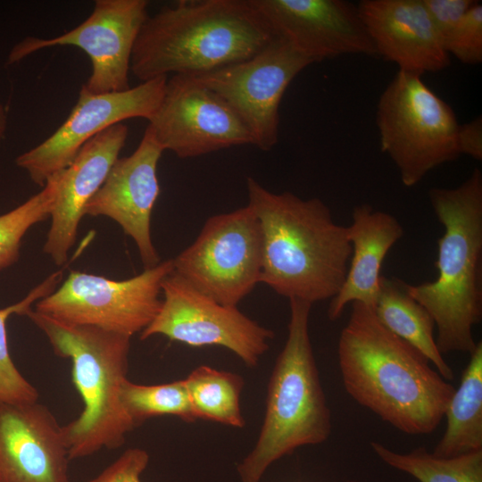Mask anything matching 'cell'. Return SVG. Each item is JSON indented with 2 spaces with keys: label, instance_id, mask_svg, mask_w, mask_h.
<instances>
[{
  "label": "cell",
  "instance_id": "obj_3",
  "mask_svg": "<svg viewBox=\"0 0 482 482\" xmlns=\"http://www.w3.org/2000/svg\"><path fill=\"white\" fill-rule=\"evenodd\" d=\"M276 37L250 0H181L146 18L130 71L142 82L207 73L253 57Z\"/></svg>",
  "mask_w": 482,
  "mask_h": 482
},
{
  "label": "cell",
  "instance_id": "obj_5",
  "mask_svg": "<svg viewBox=\"0 0 482 482\" xmlns=\"http://www.w3.org/2000/svg\"><path fill=\"white\" fill-rule=\"evenodd\" d=\"M25 315L46 336L54 353L71 362V378L83 409L63 426L71 461L120 447L137 428L120 398L128 378L131 337L64 322L35 309Z\"/></svg>",
  "mask_w": 482,
  "mask_h": 482
},
{
  "label": "cell",
  "instance_id": "obj_15",
  "mask_svg": "<svg viewBox=\"0 0 482 482\" xmlns=\"http://www.w3.org/2000/svg\"><path fill=\"white\" fill-rule=\"evenodd\" d=\"M276 36L312 62L343 54L376 56L357 4L345 0H250Z\"/></svg>",
  "mask_w": 482,
  "mask_h": 482
},
{
  "label": "cell",
  "instance_id": "obj_24",
  "mask_svg": "<svg viewBox=\"0 0 482 482\" xmlns=\"http://www.w3.org/2000/svg\"><path fill=\"white\" fill-rule=\"evenodd\" d=\"M370 445L386 465L420 482H482V451L441 458L424 447L400 453L378 442H371Z\"/></svg>",
  "mask_w": 482,
  "mask_h": 482
},
{
  "label": "cell",
  "instance_id": "obj_17",
  "mask_svg": "<svg viewBox=\"0 0 482 482\" xmlns=\"http://www.w3.org/2000/svg\"><path fill=\"white\" fill-rule=\"evenodd\" d=\"M63 426L38 402L0 404V482H71Z\"/></svg>",
  "mask_w": 482,
  "mask_h": 482
},
{
  "label": "cell",
  "instance_id": "obj_11",
  "mask_svg": "<svg viewBox=\"0 0 482 482\" xmlns=\"http://www.w3.org/2000/svg\"><path fill=\"white\" fill-rule=\"evenodd\" d=\"M161 308L140 339L162 335L194 347L218 345L255 367L274 332L241 312L198 292L173 271L162 285Z\"/></svg>",
  "mask_w": 482,
  "mask_h": 482
},
{
  "label": "cell",
  "instance_id": "obj_20",
  "mask_svg": "<svg viewBox=\"0 0 482 482\" xmlns=\"http://www.w3.org/2000/svg\"><path fill=\"white\" fill-rule=\"evenodd\" d=\"M347 231L353 251L344 284L330 300L328 316L331 320H337L350 303L375 307L381 265L388 251L403 235L395 217L376 211L368 204L354 207Z\"/></svg>",
  "mask_w": 482,
  "mask_h": 482
},
{
  "label": "cell",
  "instance_id": "obj_4",
  "mask_svg": "<svg viewBox=\"0 0 482 482\" xmlns=\"http://www.w3.org/2000/svg\"><path fill=\"white\" fill-rule=\"evenodd\" d=\"M436 216L445 228L438 239L437 278L407 293L432 316L440 353H471L473 328L482 318V173L474 169L453 188L428 191Z\"/></svg>",
  "mask_w": 482,
  "mask_h": 482
},
{
  "label": "cell",
  "instance_id": "obj_16",
  "mask_svg": "<svg viewBox=\"0 0 482 482\" xmlns=\"http://www.w3.org/2000/svg\"><path fill=\"white\" fill-rule=\"evenodd\" d=\"M163 150L146 127L137 149L118 158L85 207V215L116 221L135 242L145 269L161 262L151 237V215L160 194L157 165Z\"/></svg>",
  "mask_w": 482,
  "mask_h": 482
},
{
  "label": "cell",
  "instance_id": "obj_6",
  "mask_svg": "<svg viewBox=\"0 0 482 482\" xmlns=\"http://www.w3.org/2000/svg\"><path fill=\"white\" fill-rule=\"evenodd\" d=\"M288 300L287 338L270 378L256 444L237 466L242 482H260L274 461L301 446L321 444L331 433V414L309 335L312 304Z\"/></svg>",
  "mask_w": 482,
  "mask_h": 482
},
{
  "label": "cell",
  "instance_id": "obj_10",
  "mask_svg": "<svg viewBox=\"0 0 482 482\" xmlns=\"http://www.w3.org/2000/svg\"><path fill=\"white\" fill-rule=\"evenodd\" d=\"M312 63L277 36L248 60L188 76L230 106L249 131L253 145L270 151L278 141L283 95L291 81Z\"/></svg>",
  "mask_w": 482,
  "mask_h": 482
},
{
  "label": "cell",
  "instance_id": "obj_19",
  "mask_svg": "<svg viewBox=\"0 0 482 482\" xmlns=\"http://www.w3.org/2000/svg\"><path fill=\"white\" fill-rule=\"evenodd\" d=\"M357 7L377 54L399 71L421 76L449 66L422 0H362Z\"/></svg>",
  "mask_w": 482,
  "mask_h": 482
},
{
  "label": "cell",
  "instance_id": "obj_30",
  "mask_svg": "<svg viewBox=\"0 0 482 482\" xmlns=\"http://www.w3.org/2000/svg\"><path fill=\"white\" fill-rule=\"evenodd\" d=\"M142 448H129L97 476L87 482H142L141 475L149 463Z\"/></svg>",
  "mask_w": 482,
  "mask_h": 482
},
{
  "label": "cell",
  "instance_id": "obj_32",
  "mask_svg": "<svg viewBox=\"0 0 482 482\" xmlns=\"http://www.w3.org/2000/svg\"><path fill=\"white\" fill-rule=\"evenodd\" d=\"M7 125V116L4 105L0 103V143L2 142Z\"/></svg>",
  "mask_w": 482,
  "mask_h": 482
},
{
  "label": "cell",
  "instance_id": "obj_28",
  "mask_svg": "<svg viewBox=\"0 0 482 482\" xmlns=\"http://www.w3.org/2000/svg\"><path fill=\"white\" fill-rule=\"evenodd\" d=\"M446 52L465 64L482 62V4L477 1L452 34Z\"/></svg>",
  "mask_w": 482,
  "mask_h": 482
},
{
  "label": "cell",
  "instance_id": "obj_25",
  "mask_svg": "<svg viewBox=\"0 0 482 482\" xmlns=\"http://www.w3.org/2000/svg\"><path fill=\"white\" fill-rule=\"evenodd\" d=\"M120 398L136 427L148 419L159 416H175L187 422L197 420L184 379L165 384L141 385L127 378L121 385Z\"/></svg>",
  "mask_w": 482,
  "mask_h": 482
},
{
  "label": "cell",
  "instance_id": "obj_29",
  "mask_svg": "<svg viewBox=\"0 0 482 482\" xmlns=\"http://www.w3.org/2000/svg\"><path fill=\"white\" fill-rule=\"evenodd\" d=\"M438 38L446 51V45L454 29L476 4L474 0H422Z\"/></svg>",
  "mask_w": 482,
  "mask_h": 482
},
{
  "label": "cell",
  "instance_id": "obj_2",
  "mask_svg": "<svg viewBox=\"0 0 482 482\" xmlns=\"http://www.w3.org/2000/svg\"><path fill=\"white\" fill-rule=\"evenodd\" d=\"M248 205L262 236V282L277 294L310 303L332 299L352 255L347 227L336 223L320 198L269 191L246 179Z\"/></svg>",
  "mask_w": 482,
  "mask_h": 482
},
{
  "label": "cell",
  "instance_id": "obj_12",
  "mask_svg": "<svg viewBox=\"0 0 482 482\" xmlns=\"http://www.w3.org/2000/svg\"><path fill=\"white\" fill-rule=\"evenodd\" d=\"M145 0H96L91 14L79 25L53 38L29 37L11 50L7 62H18L44 48L72 46L89 57L92 73L82 87L91 94L130 88L132 50L148 17Z\"/></svg>",
  "mask_w": 482,
  "mask_h": 482
},
{
  "label": "cell",
  "instance_id": "obj_7",
  "mask_svg": "<svg viewBox=\"0 0 482 482\" xmlns=\"http://www.w3.org/2000/svg\"><path fill=\"white\" fill-rule=\"evenodd\" d=\"M376 123L381 151L393 161L405 187L461 156L453 110L420 75L397 71L379 96Z\"/></svg>",
  "mask_w": 482,
  "mask_h": 482
},
{
  "label": "cell",
  "instance_id": "obj_26",
  "mask_svg": "<svg viewBox=\"0 0 482 482\" xmlns=\"http://www.w3.org/2000/svg\"><path fill=\"white\" fill-rule=\"evenodd\" d=\"M62 271L50 275L34 287L22 300L0 309V404L29 403L38 401L37 388L27 380L15 366L8 347L6 321L12 314L25 315L31 305L54 291Z\"/></svg>",
  "mask_w": 482,
  "mask_h": 482
},
{
  "label": "cell",
  "instance_id": "obj_22",
  "mask_svg": "<svg viewBox=\"0 0 482 482\" xmlns=\"http://www.w3.org/2000/svg\"><path fill=\"white\" fill-rule=\"evenodd\" d=\"M446 428L434 455L452 458L482 451V343L470 353L460 385L447 404Z\"/></svg>",
  "mask_w": 482,
  "mask_h": 482
},
{
  "label": "cell",
  "instance_id": "obj_27",
  "mask_svg": "<svg viewBox=\"0 0 482 482\" xmlns=\"http://www.w3.org/2000/svg\"><path fill=\"white\" fill-rule=\"evenodd\" d=\"M60 172L48 179L40 192L0 215V270L18 262L21 240L27 231L50 217L58 192Z\"/></svg>",
  "mask_w": 482,
  "mask_h": 482
},
{
  "label": "cell",
  "instance_id": "obj_9",
  "mask_svg": "<svg viewBox=\"0 0 482 482\" xmlns=\"http://www.w3.org/2000/svg\"><path fill=\"white\" fill-rule=\"evenodd\" d=\"M172 271V259L125 280L71 270L57 290L36 303L35 310L64 322L131 337L155 318L162 282Z\"/></svg>",
  "mask_w": 482,
  "mask_h": 482
},
{
  "label": "cell",
  "instance_id": "obj_18",
  "mask_svg": "<svg viewBox=\"0 0 482 482\" xmlns=\"http://www.w3.org/2000/svg\"><path fill=\"white\" fill-rule=\"evenodd\" d=\"M128 134V127L122 122L107 128L88 140L60 172L51 225L43 246L56 265L67 262L85 207L104 182Z\"/></svg>",
  "mask_w": 482,
  "mask_h": 482
},
{
  "label": "cell",
  "instance_id": "obj_13",
  "mask_svg": "<svg viewBox=\"0 0 482 482\" xmlns=\"http://www.w3.org/2000/svg\"><path fill=\"white\" fill-rule=\"evenodd\" d=\"M168 77L141 82L122 92L91 94L83 87L65 121L45 141L19 155L15 162L43 187L63 170L80 148L107 128L132 118L149 120L158 109Z\"/></svg>",
  "mask_w": 482,
  "mask_h": 482
},
{
  "label": "cell",
  "instance_id": "obj_21",
  "mask_svg": "<svg viewBox=\"0 0 482 482\" xmlns=\"http://www.w3.org/2000/svg\"><path fill=\"white\" fill-rule=\"evenodd\" d=\"M405 285L397 278L381 276L375 315L386 328L432 363L444 379L452 380L453 371L436 343L434 320L421 304L410 296Z\"/></svg>",
  "mask_w": 482,
  "mask_h": 482
},
{
  "label": "cell",
  "instance_id": "obj_23",
  "mask_svg": "<svg viewBox=\"0 0 482 482\" xmlns=\"http://www.w3.org/2000/svg\"><path fill=\"white\" fill-rule=\"evenodd\" d=\"M184 381L197 420L238 428L245 426L240 408L242 377L202 365L191 371Z\"/></svg>",
  "mask_w": 482,
  "mask_h": 482
},
{
  "label": "cell",
  "instance_id": "obj_8",
  "mask_svg": "<svg viewBox=\"0 0 482 482\" xmlns=\"http://www.w3.org/2000/svg\"><path fill=\"white\" fill-rule=\"evenodd\" d=\"M262 258L260 222L247 204L208 218L172 259L173 272L214 301L237 306L262 282Z\"/></svg>",
  "mask_w": 482,
  "mask_h": 482
},
{
  "label": "cell",
  "instance_id": "obj_1",
  "mask_svg": "<svg viewBox=\"0 0 482 482\" xmlns=\"http://www.w3.org/2000/svg\"><path fill=\"white\" fill-rule=\"evenodd\" d=\"M337 353L344 386L355 402L405 434L436 429L455 388L386 328L373 307L352 303Z\"/></svg>",
  "mask_w": 482,
  "mask_h": 482
},
{
  "label": "cell",
  "instance_id": "obj_31",
  "mask_svg": "<svg viewBox=\"0 0 482 482\" xmlns=\"http://www.w3.org/2000/svg\"><path fill=\"white\" fill-rule=\"evenodd\" d=\"M457 144L460 154H466L477 161L482 160V119L477 117L459 126Z\"/></svg>",
  "mask_w": 482,
  "mask_h": 482
},
{
  "label": "cell",
  "instance_id": "obj_14",
  "mask_svg": "<svg viewBox=\"0 0 482 482\" xmlns=\"http://www.w3.org/2000/svg\"><path fill=\"white\" fill-rule=\"evenodd\" d=\"M148 122L162 150L183 159L253 145L249 131L230 106L188 75L167 79L162 100Z\"/></svg>",
  "mask_w": 482,
  "mask_h": 482
}]
</instances>
